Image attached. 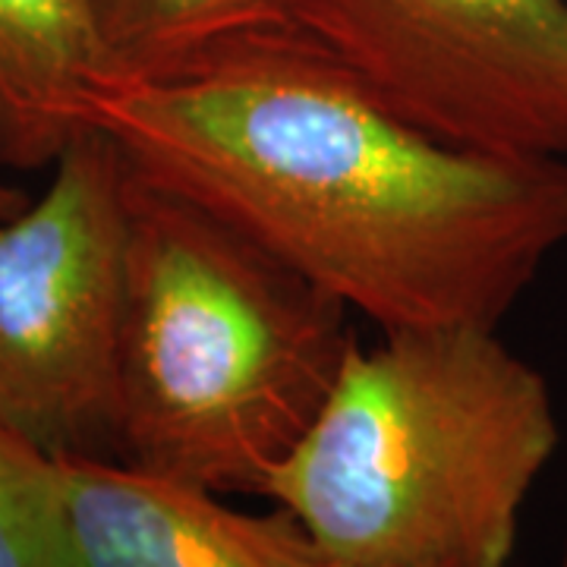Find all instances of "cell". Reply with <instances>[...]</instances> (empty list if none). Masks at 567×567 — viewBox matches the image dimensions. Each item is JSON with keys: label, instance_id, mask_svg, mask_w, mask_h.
Instances as JSON below:
<instances>
[{"label": "cell", "instance_id": "cell-1", "mask_svg": "<svg viewBox=\"0 0 567 567\" xmlns=\"http://www.w3.org/2000/svg\"><path fill=\"white\" fill-rule=\"evenodd\" d=\"M85 123L382 331L498 328L567 244V158L435 140L297 29L111 82Z\"/></svg>", "mask_w": 567, "mask_h": 567}, {"label": "cell", "instance_id": "cell-2", "mask_svg": "<svg viewBox=\"0 0 567 567\" xmlns=\"http://www.w3.org/2000/svg\"><path fill=\"white\" fill-rule=\"evenodd\" d=\"M558 439L543 372L495 328L382 331L347 353L265 498L344 565L514 567Z\"/></svg>", "mask_w": 567, "mask_h": 567}, {"label": "cell", "instance_id": "cell-3", "mask_svg": "<svg viewBox=\"0 0 567 567\" xmlns=\"http://www.w3.org/2000/svg\"><path fill=\"white\" fill-rule=\"evenodd\" d=\"M347 312L218 215L130 167L117 461L265 498L357 344Z\"/></svg>", "mask_w": 567, "mask_h": 567}, {"label": "cell", "instance_id": "cell-4", "mask_svg": "<svg viewBox=\"0 0 567 567\" xmlns=\"http://www.w3.org/2000/svg\"><path fill=\"white\" fill-rule=\"evenodd\" d=\"M130 164L89 126L0 218V429L48 457H117Z\"/></svg>", "mask_w": 567, "mask_h": 567}, {"label": "cell", "instance_id": "cell-5", "mask_svg": "<svg viewBox=\"0 0 567 567\" xmlns=\"http://www.w3.org/2000/svg\"><path fill=\"white\" fill-rule=\"evenodd\" d=\"M293 29L435 140L567 158V0H293Z\"/></svg>", "mask_w": 567, "mask_h": 567}, {"label": "cell", "instance_id": "cell-6", "mask_svg": "<svg viewBox=\"0 0 567 567\" xmlns=\"http://www.w3.org/2000/svg\"><path fill=\"white\" fill-rule=\"evenodd\" d=\"M66 567H312L319 548L275 507L246 514L224 495L111 457H58Z\"/></svg>", "mask_w": 567, "mask_h": 567}, {"label": "cell", "instance_id": "cell-7", "mask_svg": "<svg viewBox=\"0 0 567 567\" xmlns=\"http://www.w3.org/2000/svg\"><path fill=\"white\" fill-rule=\"evenodd\" d=\"M117 82L92 0H0V158L44 167L89 130L85 107Z\"/></svg>", "mask_w": 567, "mask_h": 567}, {"label": "cell", "instance_id": "cell-8", "mask_svg": "<svg viewBox=\"0 0 567 567\" xmlns=\"http://www.w3.org/2000/svg\"><path fill=\"white\" fill-rule=\"evenodd\" d=\"M117 80H167L230 44L293 29V0H92Z\"/></svg>", "mask_w": 567, "mask_h": 567}, {"label": "cell", "instance_id": "cell-9", "mask_svg": "<svg viewBox=\"0 0 567 567\" xmlns=\"http://www.w3.org/2000/svg\"><path fill=\"white\" fill-rule=\"evenodd\" d=\"M0 567H66L58 457L0 429Z\"/></svg>", "mask_w": 567, "mask_h": 567}, {"label": "cell", "instance_id": "cell-10", "mask_svg": "<svg viewBox=\"0 0 567 567\" xmlns=\"http://www.w3.org/2000/svg\"><path fill=\"white\" fill-rule=\"evenodd\" d=\"M25 203H29V199L22 196L20 189H13V186L0 183V218H7V215H17V212H20Z\"/></svg>", "mask_w": 567, "mask_h": 567}, {"label": "cell", "instance_id": "cell-11", "mask_svg": "<svg viewBox=\"0 0 567 567\" xmlns=\"http://www.w3.org/2000/svg\"><path fill=\"white\" fill-rule=\"evenodd\" d=\"M312 567H357V565H344V561H334V558H328V555H319V561Z\"/></svg>", "mask_w": 567, "mask_h": 567}, {"label": "cell", "instance_id": "cell-12", "mask_svg": "<svg viewBox=\"0 0 567 567\" xmlns=\"http://www.w3.org/2000/svg\"><path fill=\"white\" fill-rule=\"evenodd\" d=\"M561 567H567V546H565V555H561Z\"/></svg>", "mask_w": 567, "mask_h": 567}]
</instances>
